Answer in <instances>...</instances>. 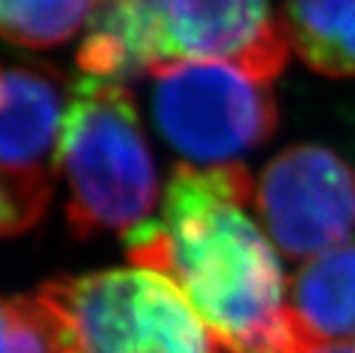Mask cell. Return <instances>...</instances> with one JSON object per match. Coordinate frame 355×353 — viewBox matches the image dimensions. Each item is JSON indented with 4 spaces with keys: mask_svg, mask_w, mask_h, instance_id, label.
<instances>
[{
    "mask_svg": "<svg viewBox=\"0 0 355 353\" xmlns=\"http://www.w3.org/2000/svg\"><path fill=\"white\" fill-rule=\"evenodd\" d=\"M291 310L321 344L355 337V243L300 268L291 282Z\"/></svg>",
    "mask_w": 355,
    "mask_h": 353,
    "instance_id": "ba28073f",
    "label": "cell"
},
{
    "mask_svg": "<svg viewBox=\"0 0 355 353\" xmlns=\"http://www.w3.org/2000/svg\"><path fill=\"white\" fill-rule=\"evenodd\" d=\"M33 296L58 353H218L177 282L152 268L62 275Z\"/></svg>",
    "mask_w": 355,
    "mask_h": 353,
    "instance_id": "277c9868",
    "label": "cell"
},
{
    "mask_svg": "<svg viewBox=\"0 0 355 353\" xmlns=\"http://www.w3.org/2000/svg\"><path fill=\"white\" fill-rule=\"evenodd\" d=\"M58 175L73 236H128L149 221L158 198L156 165L124 83L85 74L73 83Z\"/></svg>",
    "mask_w": 355,
    "mask_h": 353,
    "instance_id": "3957f363",
    "label": "cell"
},
{
    "mask_svg": "<svg viewBox=\"0 0 355 353\" xmlns=\"http://www.w3.org/2000/svg\"><path fill=\"white\" fill-rule=\"evenodd\" d=\"M314 353H355V344L353 342H326Z\"/></svg>",
    "mask_w": 355,
    "mask_h": 353,
    "instance_id": "4fadbf2b",
    "label": "cell"
},
{
    "mask_svg": "<svg viewBox=\"0 0 355 353\" xmlns=\"http://www.w3.org/2000/svg\"><path fill=\"white\" fill-rule=\"evenodd\" d=\"M96 0H0V37L17 46L51 49L89 24Z\"/></svg>",
    "mask_w": 355,
    "mask_h": 353,
    "instance_id": "30bf717a",
    "label": "cell"
},
{
    "mask_svg": "<svg viewBox=\"0 0 355 353\" xmlns=\"http://www.w3.org/2000/svg\"><path fill=\"white\" fill-rule=\"evenodd\" d=\"M257 212L291 259L335 250L355 232V170L321 145H293L263 168Z\"/></svg>",
    "mask_w": 355,
    "mask_h": 353,
    "instance_id": "8992f818",
    "label": "cell"
},
{
    "mask_svg": "<svg viewBox=\"0 0 355 353\" xmlns=\"http://www.w3.org/2000/svg\"><path fill=\"white\" fill-rule=\"evenodd\" d=\"M0 353H58L49 317L35 296H0Z\"/></svg>",
    "mask_w": 355,
    "mask_h": 353,
    "instance_id": "8fae6325",
    "label": "cell"
},
{
    "mask_svg": "<svg viewBox=\"0 0 355 353\" xmlns=\"http://www.w3.org/2000/svg\"><path fill=\"white\" fill-rule=\"evenodd\" d=\"M76 60L85 76L117 83L198 60L275 80L289 42L268 0H96Z\"/></svg>",
    "mask_w": 355,
    "mask_h": 353,
    "instance_id": "7a4b0ae2",
    "label": "cell"
},
{
    "mask_svg": "<svg viewBox=\"0 0 355 353\" xmlns=\"http://www.w3.org/2000/svg\"><path fill=\"white\" fill-rule=\"evenodd\" d=\"M152 112L163 140L207 168L236 163L277 126L273 80L225 60L181 62L158 71Z\"/></svg>",
    "mask_w": 355,
    "mask_h": 353,
    "instance_id": "5b68a950",
    "label": "cell"
},
{
    "mask_svg": "<svg viewBox=\"0 0 355 353\" xmlns=\"http://www.w3.org/2000/svg\"><path fill=\"white\" fill-rule=\"evenodd\" d=\"M40 221L30 209L0 182V239L26 232Z\"/></svg>",
    "mask_w": 355,
    "mask_h": 353,
    "instance_id": "7c38bea8",
    "label": "cell"
},
{
    "mask_svg": "<svg viewBox=\"0 0 355 353\" xmlns=\"http://www.w3.org/2000/svg\"><path fill=\"white\" fill-rule=\"evenodd\" d=\"M73 85L49 64H0V182L46 212Z\"/></svg>",
    "mask_w": 355,
    "mask_h": 353,
    "instance_id": "52a82bcc",
    "label": "cell"
},
{
    "mask_svg": "<svg viewBox=\"0 0 355 353\" xmlns=\"http://www.w3.org/2000/svg\"><path fill=\"white\" fill-rule=\"evenodd\" d=\"M254 193L241 163L177 165L161 221L126 236L128 259L177 282L218 353H314L321 342L284 300L279 259L248 214Z\"/></svg>",
    "mask_w": 355,
    "mask_h": 353,
    "instance_id": "6da1fadb",
    "label": "cell"
},
{
    "mask_svg": "<svg viewBox=\"0 0 355 353\" xmlns=\"http://www.w3.org/2000/svg\"><path fill=\"white\" fill-rule=\"evenodd\" d=\"M279 26L312 71L355 78V0H284Z\"/></svg>",
    "mask_w": 355,
    "mask_h": 353,
    "instance_id": "9c48e42d",
    "label": "cell"
}]
</instances>
